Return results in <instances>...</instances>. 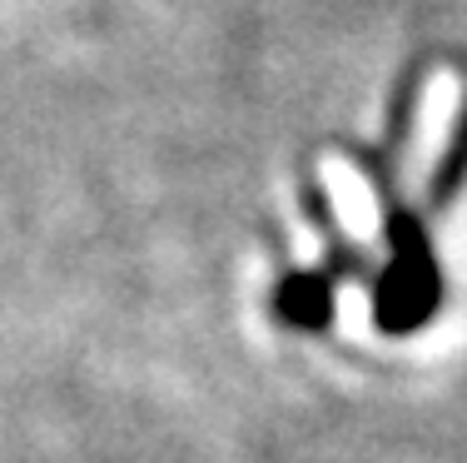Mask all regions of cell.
Returning <instances> with one entry per match:
<instances>
[{"mask_svg": "<svg viewBox=\"0 0 467 463\" xmlns=\"http://www.w3.org/2000/svg\"><path fill=\"white\" fill-rule=\"evenodd\" d=\"M422 309H432V269L428 255H422L418 235L403 229V245H398V259L383 279V300H378V319L388 329H408L413 319H422Z\"/></svg>", "mask_w": 467, "mask_h": 463, "instance_id": "1", "label": "cell"}, {"mask_svg": "<svg viewBox=\"0 0 467 463\" xmlns=\"http://www.w3.org/2000/svg\"><path fill=\"white\" fill-rule=\"evenodd\" d=\"M279 314L298 329H324L333 314V294L318 274H288L279 289Z\"/></svg>", "mask_w": 467, "mask_h": 463, "instance_id": "2", "label": "cell"}]
</instances>
